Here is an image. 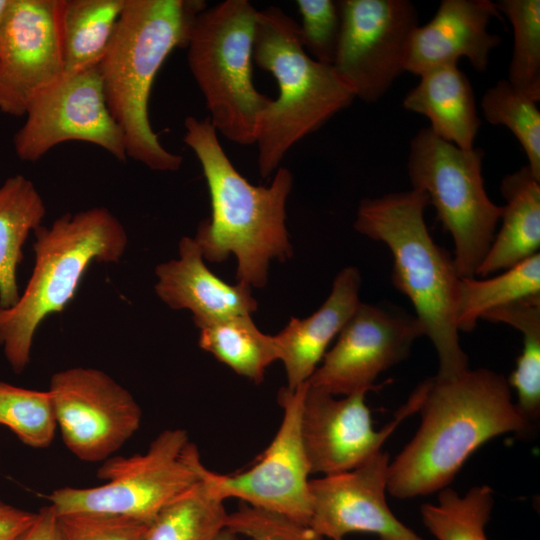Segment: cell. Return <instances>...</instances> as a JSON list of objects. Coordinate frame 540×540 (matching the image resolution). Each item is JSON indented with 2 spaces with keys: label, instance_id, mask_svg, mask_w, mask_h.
Masks as SVG:
<instances>
[{
  "label": "cell",
  "instance_id": "4fadbf2b",
  "mask_svg": "<svg viewBox=\"0 0 540 540\" xmlns=\"http://www.w3.org/2000/svg\"><path fill=\"white\" fill-rule=\"evenodd\" d=\"M425 336L415 315L394 305L360 303L308 383L334 396L375 390L377 377L407 359Z\"/></svg>",
  "mask_w": 540,
  "mask_h": 540
},
{
  "label": "cell",
  "instance_id": "8992f818",
  "mask_svg": "<svg viewBox=\"0 0 540 540\" xmlns=\"http://www.w3.org/2000/svg\"><path fill=\"white\" fill-rule=\"evenodd\" d=\"M253 62L275 78L278 97L261 115L256 141L260 176L279 168L288 151L354 101L332 65L304 49L299 24L277 6L258 10Z\"/></svg>",
  "mask_w": 540,
  "mask_h": 540
},
{
  "label": "cell",
  "instance_id": "2e32d148",
  "mask_svg": "<svg viewBox=\"0 0 540 540\" xmlns=\"http://www.w3.org/2000/svg\"><path fill=\"white\" fill-rule=\"evenodd\" d=\"M60 0H11L0 27V111L24 116L64 76Z\"/></svg>",
  "mask_w": 540,
  "mask_h": 540
},
{
  "label": "cell",
  "instance_id": "d4e9b609",
  "mask_svg": "<svg viewBox=\"0 0 540 540\" xmlns=\"http://www.w3.org/2000/svg\"><path fill=\"white\" fill-rule=\"evenodd\" d=\"M197 327L201 349L255 384L263 382L267 367L278 360L274 336L261 332L251 315L231 316Z\"/></svg>",
  "mask_w": 540,
  "mask_h": 540
},
{
  "label": "cell",
  "instance_id": "d6a6232c",
  "mask_svg": "<svg viewBox=\"0 0 540 540\" xmlns=\"http://www.w3.org/2000/svg\"><path fill=\"white\" fill-rule=\"evenodd\" d=\"M301 16L300 38L306 52L316 61L333 65L341 35L339 1L297 0Z\"/></svg>",
  "mask_w": 540,
  "mask_h": 540
},
{
  "label": "cell",
  "instance_id": "ba28073f",
  "mask_svg": "<svg viewBox=\"0 0 540 540\" xmlns=\"http://www.w3.org/2000/svg\"><path fill=\"white\" fill-rule=\"evenodd\" d=\"M207 468L184 429H166L146 452L112 456L97 470L104 484L62 487L47 496L56 514L74 512L125 516L146 523L202 481Z\"/></svg>",
  "mask_w": 540,
  "mask_h": 540
},
{
  "label": "cell",
  "instance_id": "836d02e7",
  "mask_svg": "<svg viewBox=\"0 0 540 540\" xmlns=\"http://www.w3.org/2000/svg\"><path fill=\"white\" fill-rule=\"evenodd\" d=\"M61 540H145L149 523L125 516L74 512L57 514Z\"/></svg>",
  "mask_w": 540,
  "mask_h": 540
},
{
  "label": "cell",
  "instance_id": "e575fe53",
  "mask_svg": "<svg viewBox=\"0 0 540 540\" xmlns=\"http://www.w3.org/2000/svg\"><path fill=\"white\" fill-rule=\"evenodd\" d=\"M226 529L250 540H325L309 525L247 504L228 515Z\"/></svg>",
  "mask_w": 540,
  "mask_h": 540
},
{
  "label": "cell",
  "instance_id": "f546056e",
  "mask_svg": "<svg viewBox=\"0 0 540 540\" xmlns=\"http://www.w3.org/2000/svg\"><path fill=\"white\" fill-rule=\"evenodd\" d=\"M496 4L513 27L507 81L535 102L540 100V1L501 0Z\"/></svg>",
  "mask_w": 540,
  "mask_h": 540
},
{
  "label": "cell",
  "instance_id": "cb8c5ba5",
  "mask_svg": "<svg viewBox=\"0 0 540 540\" xmlns=\"http://www.w3.org/2000/svg\"><path fill=\"white\" fill-rule=\"evenodd\" d=\"M126 0H60L64 75L98 66L113 37Z\"/></svg>",
  "mask_w": 540,
  "mask_h": 540
},
{
  "label": "cell",
  "instance_id": "f35d334b",
  "mask_svg": "<svg viewBox=\"0 0 540 540\" xmlns=\"http://www.w3.org/2000/svg\"><path fill=\"white\" fill-rule=\"evenodd\" d=\"M11 0H0V27L3 23L4 17L7 13Z\"/></svg>",
  "mask_w": 540,
  "mask_h": 540
},
{
  "label": "cell",
  "instance_id": "484cf974",
  "mask_svg": "<svg viewBox=\"0 0 540 540\" xmlns=\"http://www.w3.org/2000/svg\"><path fill=\"white\" fill-rule=\"evenodd\" d=\"M481 319L508 324L523 334V350L508 381L516 406L533 425L540 415V295L485 312Z\"/></svg>",
  "mask_w": 540,
  "mask_h": 540
},
{
  "label": "cell",
  "instance_id": "9c48e42d",
  "mask_svg": "<svg viewBox=\"0 0 540 540\" xmlns=\"http://www.w3.org/2000/svg\"><path fill=\"white\" fill-rule=\"evenodd\" d=\"M480 148L462 150L422 128L410 141L407 161L412 189L425 192L454 242V265L460 278H474L488 252L502 206L487 195Z\"/></svg>",
  "mask_w": 540,
  "mask_h": 540
},
{
  "label": "cell",
  "instance_id": "ffe728a7",
  "mask_svg": "<svg viewBox=\"0 0 540 540\" xmlns=\"http://www.w3.org/2000/svg\"><path fill=\"white\" fill-rule=\"evenodd\" d=\"M361 274L348 266L334 278L331 292L312 315L289 323L274 335L278 360L286 372L287 388L307 382L327 352L328 345L349 321L361 303Z\"/></svg>",
  "mask_w": 540,
  "mask_h": 540
},
{
  "label": "cell",
  "instance_id": "277c9868",
  "mask_svg": "<svg viewBox=\"0 0 540 540\" xmlns=\"http://www.w3.org/2000/svg\"><path fill=\"white\" fill-rule=\"evenodd\" d=\"M202 0H126L98 65L108 109L125 137L127 158L153 171L176 172L183 157L167 150L149 120L154 79L177 47L186 48Z\"/></svg>",
  "mask_w": 540,
  "mask_h": 540
},
{
  "label": "cell",
  "instance_id": "4316f807",
  "mask_svg": "<svg viewBox=\"0 0 540 540\" xmlns=\"http://www.w3.org/2000/svg\"><path fill=\"white\" fill-rule=\"evenodd\" d=\"M540 295V254L486 279L461 278L458 289L459 331H472L481 316L494 308Z\"/></svg>",
  "mask_w": 540,
  "mask_h": 540
},
{
  "label": "cell",
  "instance_id": "74e56055",
  "mask_svg": "<svg viewBox=\"0 0 540 540\" xmlns=\"http://www.w3.org/2000/svg\"><path fill=\"white\" fill-rule=\"evenodd\" d=\"M216 540H238L237 535L228 529H224L216 538Z\"/></svg>",
  "mask_w": 540,
  "mask_h": 540
},
{
  "label": "cell",
  "instance_id": "4dcf8cb0",
  "mask_svg": "<svg viewBox=\"0 0 540 540\" xmlns=\"http://www.w3.org/2000/svg\"><path fill=\"white\" fill-rule=\"evenodd\" d=\"M481 107L486 121L506 126L515 135L528 159L527 166L540 179V112L536 102L503 79L484 93Z\"/></svg>",
  "mask_w": 540,
  "mask_h": 540
},
{
  "label": "cell",
  "instance_id": "8fae6325",
  "mask_svg": "<svg viewBox=\"0 0 540 540\" xmlns=\"http://www.w3.org/2000/svg\"><path fill=\"white\" fill-rule=\"evenodd\" d=\"M342 28L333 67L364 102L378 101L404 71L418 12L409 0H339Z\"/></svg>",
  "mask_w": 540,
  "mask_h": 540
},
{
  "label": "cell",
  "instance_id": "7a4b0ae2",
  "mask_svg": "<svg viewBox=\"0 0 540 540\" xmlns=\"http://www.w3.org/2000/svg\"><path fill=\"white\" fill-rule=\"evenodd\" d=\"M184 143L197 157L209 188L211 218L200 222L194 238L204 259L224 262L233 254L237 281L262 288L272 259L293 255L286 227V203L293 175L276 170L270 186H255L233 166L209 117L188 116Z\"/></svg>",
  "mask_w": 540,
  "mask_h": 540
},
{
  "label": "cell",
  "instance_id": "5b68a950",
  "mask_svg": "<svg viewBox=\"0 0 540 540\" xmlns=\"http://www.w3.org/2000/svg\"><path fill=\"white\" fill-rule=\"evenodd\" d=\"M33 234L31 277L18 301L0 308V346L15 374L28 366L40 324L63 311L88 267L93 262H119L128 244L124 226L105 207L66 213Z\"/></svg>",
  "mask_w": 540,
  "mask_h": 540
},
{
  "label": "cell",
  "instance_id": "52a82bcc",
  "mask_svg": "<svg viewBox=\"0 0 540 540\" xmlns=\"http://www.w3.org/2000/svg\"><path fill=\"white\" fill-rule=\"evenodd\" d=\"M257 12L248 0L206 7L197 15L186 45L188 66L212 126L240 145L255 143L261 115L273 100L252 81Z\"/></svg>",
  "mask_w": 540,
  "mask_h": 540
},
{
  "label": "cell",
  "instance_id": "d6986e66",
  "mask_svg": "<svg viewBox=\"0 0 540 540\" xmlns=\"http://www.w3.org/2000/svg\"><path fill=\"white\" fill-rule=\"evenodd\" d=\"M179 256L155 269L156 295L174 310H189L196 326L236 315H251L258 304L251 287L222 281L204 263L194 238L184 236L178 245Z\"/></svg>",
  "mask_w": 540,
  "mask_h": 540
},
{
  "label": "cell",
  "instance_id": "f1b7e54d",
  "mask_svg": "<svg viewBox=\"0 0 540 540\" xmlns=\"http://www.w3.org/2000/svg\"><path fill=\"white\" fill-rule=\"evenodd\" d=\"M493 506V490L488 485L472 487L463 497L446 487L439 491L436 504H424L420 512L438 540H488L484 529Z\"/></svg>",
  "mask_w": 540,
  "mask_h": 540
},
{
  "label": "cell",
  "instance_id": "83f0119b",
  "mask_svg": "<svg viewBox=\"0 0 540 540\" xmlns=\"http://www.w3.org/2000/svg\"><path fill=\"white\" fill-rule=\"evenodd\" d=\"M205 476L154 518L145 540H216L229 513Z\"/></svg>",
  "mask_w": 540,
  "mask_h": 540
},
{
  "label": "cell",
  "instance_id": "e0dca14e",
  "mask_svg": "<svg viewBox=\"0 0 540 540\" xmlns=\"http://www.w3.org/2000/svg\"><path fill=\"white\" fill-rule=\"evenodd\" d=\"M388 452L379 451L362 465L309 482V526L331 540L349 533L366 532L380 540H424L404 525L386 500Z\"/></svg>",
  "mask_w": 540,
  "mask_h": 540
},
{
  "label": "cell",
  "instance_id": "5bb4252c",
  "mask_svg": "<svg viewBox=\"0 0 540 540\" xmlns=\"http://www.w3.org/2000/svg\"><path fill=\"white\" fill-rule=\"evenodd\" d=\"M308 381L278 392L283 409L279 429L260 460L232 475L207 470L206 480L223 500L237 498L247 505L273 512L304 525L311 517L310 469L301 438L300 419Z\"/></svg>",
  "mask_w": 540,
  "mask_h": 540
},
{
  "label": "cell",
  "instance_id": "d590c367",
  "mask_svg": "<svg viewBox=\"0 0 540 540\" xmlns=\"http://www.w3.org/2000/svg\"><path fill=\"white\" fill-rule=\"evenodd\" d=\"M36 514L0 501V540H15L32 524Z\"/></svg>",
  "mask_w": 540,
  "mask_h": 540
},
{
  "label": "cell",
  "instance_id": "1f68e13d",
  "mask_svg": "<svg viewBox=\"0 0 540 540\" xmlns=\"http://www.w3.org/2000/svg\"><path fill=\"white\" fill-rule=\"evenodd\" d=\"M0 425L26 446L47 448L57 428L50 392L0 381Z\"/></svg>",
  "mask_w": 540,
  "mask_h": 540
},
{
  "label": "cell",
  "instance_id": "6da1fadb",
  "mask_svg": "<svg viewBox=\"0 0 540 540\" xmlns=\"http://www.w3.org/2000/svg\"><path fill=\"white\" fill-rule=\"evenodd\" d=\"M419 412L417 432L388 467L387 491L399 499L439 492L485 442L532 427L512 401L508 381L486 368L428 378Z\"/></svg>",
  "mask_w": 540,
  "mask_h": 540
},
{
  "label": "cell",
  "instance_id": "8d00e7d4",
  "mask_svg": "<svg viewBox=\"0 0 540 540\" xmlns=\"http://www.w3.org/2000/svg\"><path fill=\"white\" fill-rule=\"evenodd\" d=\"M15 540H61L54 508L49 504L37 511L32 524Z\"/></svg>",
  "mask_w": 540,
  "mask_h": 540
},
{
  "label": "cell",
  "instance_id": "9a60e30c",
  "mask_svg": "<svg viewBox=\"0 0 540 540\" xmlns=\"http://www.w3.org/2000/svg\"><path fill=\"white\" fill-rule=\"evenodd\" d=\"M427 387L428 379L414 389L393 420L376 431L365 403L366 393L337 399L308 383L300 430L310 473L334 475L365 463L381 451L386 439L404 419L419 411Z\"/></svg>",
  "mask_w": 540,
  "mask_h": 540
},
{
  "label": "cell",
  "instance_id": "ac0fdd59",
  "mask_svg": "<svg viewBox=\"0 0 540 540\" xmlns=\"http://www.w3.org/2000/svg\"><path fill=\"white\" fill-rule=\"evenodd\" d=\"M493 17L501 19L489 0H442L434 17L417 26L409 39L404 71L416 75L432 69L457 65L466 57L478 72L487 70L490 53L501 38L487 28Z\"/></svg>",
  "mask_w": 540,
  "mask_h": 540
},
{
  "label": "cell",
  "instance_id": "7c38bea8",
  "mask_svg": "<svg viewBox=\"0 0 540 540\" xmlns=\"http://www.w3.org/2000/svg\"><path fill=\"white\" fill-rule=\"evenodd\" d=\"M13 139L19 159L34 162L67 141L94 144L119 161L127 159L123 131L112 117L98 66L64 75L27 107Z\"/></svg>",
  "mask_w": 540,
  "mask_h": 540
},
{
  "label": "cell",
  "instance_id": "30bf717a",
  "mask_svg": "<svg viewBox=\"0 0 540 540\" xmlns=\"http://www.w3.org/2000/svg\"><path fill=\"white\" fill-rule=\"evenodd\" d=\"M48 391L62 440L81 461L114 456L141 425L142 410L133 395L100 369L58 371Z\"/></svg>",
  "mask_w": 540,
  "mask_h": 540
},
{
  "label": "cell",
  "instance_id": "603a6c76",
  "mask_svg": "<svg viewBox=\"0 0 540 540\" xmlns=\"http://www.w3.org/2000/svg\"><path fill=\"white\" fill-rule=\"evenodd\" d=\"M45 203L31 180L17 174L0 184V308L19 299L17 268L23 246L42 223Z\"/></svg>",
  "mask_w": 540,
  "mask_h": 540
},
{
  "label": "cell",
  "instance_id": "7402d4cb",
  "mask_svg": "<svg viewBox=\"0 0 540 540\" xmlns=\"http://www.w3.org/2000/svg\"><path fill=\"white\" fill-rule=\"evenodd\" d=\"M500 191L506 200L502 224L476 271L481 278L505 271L539 253L540 179L525 165L502 179Z\"/></svg>",
  "mask_w": 540,
  "mask_h": 540
},
{
  "label": "cell",
  "instance_id": "3957f363",
  "mask_svg": "<svg viewBox=\"0 0 540 540\" xmlns=\"http://www.w3.org/2000/svg\"><path fill=\"white\" fill-rule=\"evenodd\" d=\"M429 204L428 195L417 189L364 198L354 228L390 249L391 281L411 301L425 336L436 349V377L451 379L469 370L457 325L461 278L453 258L429 233L424 219Z\"/></svg>",
  "mask_w": 540,
  "mask_h": 540
},
{
  "label": "cell",
  "instance_id": "44dd1931",
  "mask_svg": "<svg viewBox=\"0 0 540 540\" xmlns=\"http://www.w3.org/2000/svg\"><path fill=\"white\" fill-rule=\"evenodd\" d=\"M403 107L426 116L438 137L462 150H472L480 127L473 88L457 65L438 67L420 75Z\"/></svg>",
  "mask_w": 540,
  "mask_h": 540
}]
</instances>
